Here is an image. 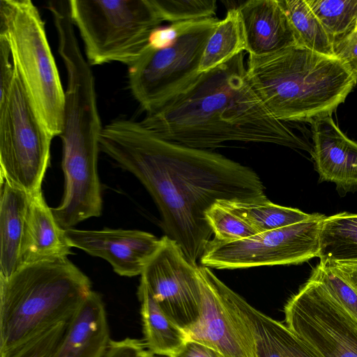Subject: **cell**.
<instances>
[{
  "label": "cell",
  "instance_id": "cell-1",
  "mask_svg": "<svg viewBox=\"0 0 357 357\" xmlns=\"http://www.w3.org/2000/svg\"><path fill=\"white\" fill-rule=\"evenodd\" d=\"M100 151L143 184L160 211L165 236L196 266L213 234L206 212L214 203L267 199L251 168L162 139L139 122L121 119L103 127Z\"/></svg>",
  "mask_w": 357,
  "mask_h": 357
},
{
  "label": "cell",
  "instance_id": "cell-2",
  "mask_svg": "<svg viewBox=\"0 0 357 357\" xmlns=\"http://www.w3.org/2000/svg\"><path fill=\"white\" fill-rule=\"evenodd\" d=\"M139 123L162 139L198 149L234 141L307 149L287 123L273 116L254 89L244 52L201 73Z\"/></svg>",
  "mask_w": 357,
  "mask_h": 357
},
{
  "label": "cell",
  "instance_id": "cell-3",
  "mask_svg": "<svg viewBox=\"0 0 357 357\" xmlns=\"http://www.w3.org/2000/svg\"><path fill=\"white\" fill-rule=\"evenodd\" d=\"M246 67L258 96L285 123L331 116L357 84V76L337 58L300 45L249 55Z\"/></svg>",
  "mask_w": 357,
  "mask_h": 357
},
{
  "label": "cell",
  "instance_id": "cell-4",
  "mask_svg": "<svg viewBox=\"0 0 357 357\" xmlns=\"http://www.w3.org/2000/svg\"><path fill=\"white\" fill-rule=\"evenodd\" d=\"M91 287L89 278L68 257L26 264L0 278V357L68 322Z\"/></svg>",
  "mask_w": 357,
  "mask_h": 357
},
{
  "label": "cell",
  "instance_id": "cell-5",
  "mask_svg": "<svg viewBox=\"0 0 357 357\" xmlns=\"http://www.w3.org/2000/svg\"><path fill=\"white\" fill-rule=\"evenodd\" d=\"M0 36L40 120L54 137L63 126L65 91L47 40L45 23L30 0H1Z\"/></svg>",
  "mask_w": 357,
  "mask_h": 357
},
{
  "label": "cell",
  "instance_id": "cell-6",
  "mask_svg": "<svg viewBox=\"0 0 357 357\" xmlns=\"http://www.w3.org/2000/svg\"><path fill=\"white\" fill-rule=\"evenodd\" d=\"M73 23L91 66L133 64L163 22L155 0H70Z\"/></svg>",
  "mask_w": 357,
  "mask_h": 357
},
{
  "label": "cell",
  "instance_id": "cell-7",
  "mask_svg": "<svg viewBox=\"0 0 357 357\" xmlns=\"http://www.w3.org/2000/svg\"><path fill=\"white\" fill-rule=\"evenodd\" d=\"M52 138L15 69L10 92L0 101V176L30 195L40 192Z\"/></svg>",
  "mask_w": 357,
  "mask_h": 357
},
{
  "label": "cell",
  "instance_id": "cell-8",
  "mask_svg": "<svg viewBox=\"0 0 357 357\" xmlns=\"http://www.w3.org/2000/svg\"><path fill=\"white\" fill-rule=\"evenodd\" d=\"M219 21L206 18L167 46L149 45L129 66L130 91L146 113L185 90L200 75L204 50Z\"/></svg>",
  "mask_w": 357,
  "mask_h": 357
},
{
  "label": "cell",
  "instance_id": "cell-9",
  "mask_svg": "<svg viewBox=\"0 0 357 357\" xmlns=\"http://www.w3.org/2000/svg\"><path fill=\"white\" fill-rule=\"evenodd\" d=\"M325 215L231 242L212 238L202 266L218 269L297 264L318 257L319 229Z\"/></svg>",
  "mask_w": 357,
  "mask_h": 357
},
{
  "label": "cell",
  "instance_id": "cell-10",
  "mask_svg": "<svg viewBox=\"0 0 357 357\" xmlns=\"http://www.w3.org/2000/svg\"><path fill=\"white\" fill-rule=\"evenodd\" d=\"M288 328L321 357H357V320L312 278L284 307Z\"/></svg>",
  "mask_w": 357,
  "mask_h": 357
},
{
  "label": "cell",
  "instance_id": "cell-11",
  "mask_svg": "<svg viewBox=\"0 0 357 357\" xmlns=\"http://www.w3.org/2000/svg\"><path fill=\"white\" fill-rule=\"evenodd\" d=\"M197 267L165 235L141 274L140 284L146 287L162 312L185 331L197 322L201 312Z\"/></svg>",
  "mask_w": 357,
  "mask_h": 357
},
{
  "label": "cell",
  "instance_id": "cell-12",
  "mask_svg": "<svg viewBox=\"0 0 357 357\" xmlns=\"http://www.w3.org/2000/svg\"><path fill=\"white\" fill-rule=\"evenodd\" d=\"M201 312L197 322L185 332L188 339L204 344L224 357H255L250 337L231 309L220 281L208 267L198 266Z\"/></svg>",
  "mask_w": 357,
  "mask_h": 357
},
{
  "label": "cell",
  "instance_id": "cell-13",
  "mask_svg": "<svg viewBox=\"0 0 357 357\" xmlns=\"http://www.w3.org/2000/svg\"><path fill=\"white\" fill-rule=\"evenodd\" d=\"M65 235L72 248L107 261L117 274L126 277L141 275L161 244L153 234L133 229L70 228Z\"/></svg>",
  "mask_w": 357,
  "mask_h": 357
},
{
  "label": "cell",
  "instance_id": "cell-14",
  "mask_svg": "<svg viewBox=\"0 0 357 357\" xmlns=\"http://www.w3.org/2000/svg\"><path fill=\"white\" fill-rule=\"evenodd\" d=\"M220 287L251 339L255 357H321L285 324L255 309L222 281Z\"/></svg>",
  "mask_w": 357,
  "mask_h": 357
},
{
  "label": "cell",
  "instance_id": "cell-15",
  "mask_svg": "<svg viewBox=\"0 0 357 357\" xmlns=\"http://www.w3.org/2000/svg\"><path fill=\"white\" fill-rule=\"evenodd\" d=\"M311 124L312 151L319 181L335 183L340 192L357 190V142L348 138L331 116Z\"/></svg>",
  "mask_w": 357,
  "mask_h": 357
},
{
  "label": "cell",
  "instance_id": "cell-16",
  "mask_svg": "<svg viewBox=\"0 0 357 357\" xmlns=\"http://www.w3.org/2000/svg\"><path fill=\"white\" fill-rule=\"evenodd\" d=\"M237 9L249 55L260 56L300 45L279 0L248 1Z\"/></svg>",
  "mask_w": 357,
  "mask_h": 357
},
{
  "label": "cell",
  "instance_id": "cell-17",
  "mask_svg": "<svg viewBox=\"0 0 357 357\" xmlns=\"http://www.w3.org/2000/svg\"><path fill=\"white\" fill-rule=\"evenodd\" d=\"M111 340L104 302L91 290L49 357H103Z\"/></svg>",
  "mask_w": 357,
  "mask_h": 357
},
{
  "label": "cell",
  "instance_id": "cell-18",
  "mask_svg": "<svg viewBox=\"0 0 357 357\" xmlns=\"http://www.w3.org/2000/svg\"><path fill=\"white\" fill-rule=\"evenodd\" d=\"M31 197L0 176V278L22 265V248Z\"/></svg>",
  "mask_w": 357,
  "mask_h": 357
},
{
  "label": "cell",
  "instance_id": "cell-19",
  "mask_svg": "<svg viewBox=\"0 0 357 357\" xmlns=\"http://www.w3.org/2000/svg\"><path fill=\"white\" fill-rule=\"evenodd\" d=\"M71 248L42 192L31 195L22 243V265L67 257Z\"/></svg>",
  "mask_w": 357,
  "mask_h": 357
},
{
  "label": "cell",
  "instance_id": "cell-20",
  "mask_svg": "<svg viewBox=\"0 0 357 357\" xmlns=\"http://www.w3.org/2000/svg\"><path fill=\"white\" fill-rule=\"evenodd\" d=\"M137 294L146 348L155 356H172L188 340L187 333L162 312L145 286L139 284Z\"/></svg>",
  "mask_w": 357,
  "mask_h": 357
},
{
  "label": "cell",
  "instance_id": "cell-21",
  "mask_svg": "<svg viewBox=\"0 0 357 357\" xmlns=\"http://www.w3.org/2000/svg\"><path fill=\"white\" fill-rule=\"evenodd\" d=\"M318 257L323 264L357 261V214L343 212L322 219Z\"/></svg>",
  "mask_w": 357,
  "mask_h": 357
},
{
  "label": "cell",
  "instance_id": "cell-22",
  "mask_svg": "<svg viewBox=\"0 0 357 357\" xmlns=\"http://www.w3.org/2000/svg\"><path fill=\"white\" fill-rule=\"evenodd\" d=\"M246 51V44L237 8L228 10L208 38L199 73H204Z\"/></svg>",
  "mask_w": 357,
  "mask_h": 357
},
{
  "label": "cell",
  "instance_id": "cell-23",
  "mask_svg": "<svg viewBox=\"0 0 357 357\" xmlns=\"http://www.w3.org/2000/svg\"><path fill=\"white\" fill-rule=\"evenodd\" d=\"M243 219L258 233H262L310 220L319 213L308 214L299 209L282 206L269 201L240 202L218 201Z\"/></svg>",
  "mask_w": 357,
  "mask_h": 357
},
{
  "label": "cell",
  "instance_id": "cell-24",
  "mask_svg": "<svg viewBox=\"0 0 357 357\" xmlns=\"http://www.w3.org/2000/svg\"><path fill=\"white\" fill-rule=\"evenodd\" d=\"M298 36L300 45L314 52L335 56L333 44L305 0H279Z\"/></svg>",
  "mask_w": 357,
  "mask_h": 357
},
{
  "label": "cell",
  "instance_id": "cell-25",
  "mask_svg": "<svg viewBox=\"0 0 357 357\" xmlns=\"http://www.w3.org/2000/svg\"><path fill=\"white\" fill-rule=\"evenodd\" d=\"M333 44L356 29L357 0H305Z\"/></svg>",
  "mask_w": 357,
  "mask_h": 357
},
{
  "label": "cell",
  "instance_id": "cell-26",
  "mask_svg": "<svg viewBox=\"0 0 357 357\" xmlns=\"http://www.w3.org/2000/svg\"><path fill=\"white\" fill-rule=\"evenodd\" d=\"M206 218L214 238L220 241H236L259 234L243 219L218 201L206 212Z\"/></svg>",
  "mask_w": 357,
  "mask_h": 357
},
{
  "label": "cell",
  "instance_id": "cell-27",
  "mask_svg": "<svg viewBox=\"0 0 357 357\" xmlns=\"http://www.w3.org/2000/svg\"><path fill=\"white\" fill-rule=\"evenodd\" d=\"M163 22L172 23L214 17L217 10L215 0H155Z\"/></svg>",
  "mask_w": 357,
  "mask_h": 357
},
{
  "label": "cell",
  "instance_id": "cell-28",
  "mask_svg": "<svg viewBox=\"0 0 357 357\" xmlns=\"http://www.w3.org/2000/svg\"><path fill=\"white\" fill-rule=\"evenodd\" d=\"M312 279L320 282L342 306L357 320V288L331 267L319 263Z\"/></svg>",
  "mask_w": 357,
  "mask_h": 357
},
{
  "label": "cell",
  "instance_id": "cell-29",
  "mask_svg": "<svg viewBox=\"0 0 357 357\" xmlns=\"http://www.w3.org/2000/svg\"><path fill=\"white\" fill-rule=\"evenodd\" d=\"M68 322H62L29 339L3 357H49L62 337Z\"/></svg>",
  "mask_w": 357,
  "mask_h": 357
},
{
  "label": "cell",
  "instance_id": "cell-30",
  "mask_svg": "<svg viewBox=\"0 0 357 357\" xmlns=\"http://www.w3.org/2000/svg\"><path fill=\"white\" fill-rule=\"evenodd\" d=\"M335 56L357 76V29L333 43Z\"/></svg>",
  "mask_w": 357,
  "mask_h": 357
},
{
  "label": "cell",
  "instance_id": "cell-31",
  "mask_svg": "<svg viewBox=\"0 0 357 357\" xmlns=\"http://www.w3.org/2000/svg\"><path fill=\"white\" fill-rule=\"evenodd\" d=\"M146 349L144 341L126 337L121 340H111L103 357H139Z\"/></svg>",
  "mask_w": 357,
  "mask_h": 357
},
{
  "label": "cell",
  "instance_id": "cell-32",
  "mask_svg": "<svg viewBox=\"0 0 357 357\" xmlns=\"http://www.w3.org/2000/svg\"><path fill=\"white\" fill-rule=\"evenodd\" d=\"M170 357H224L214 349L196 340L188 339L182 347Z\"/></svg>",
  "mask_w": 357,
  "mask_h": 357
},
{
  "label": "cell",
  "instance_id": "cell-33",
  "mask_svg": "<svg viewBox=\"0 0 357 357\" xmlns=\"http://www.w3.org/2000/svg\"><path fill=\"white\" fill-rule=\"evenodd\" d=\"M325 265L333 268L357 288V261H338Z\"/></svg>",
  "mask_w": 357,
  "mask_h": 357
},
{
  "label": "cell",
  "instance_id": "cell-34",
  "mask_svg": "<svg viewBox=\"0 0 357 357\" xmlns=\"http://www.w3.org/2000/svg\"><path fill=\"white\" fill-rule=\"evenodd\" d=\"M139 357H154V355L146 348L140 352Z\"/></svg>",
  "mask_w": 357,
  "mask_h": 357
},
{
  "label": "cell",
  "instance_id": "cell-35",
  "mask_svg": "<svg viewBox=\"0 0 357 357\" xmlns=\"http://www.w3.org/2000/svg\"><path fill=\"white\" fill-rule=\"evenodd\" d=\"M154 357H166V356H155L154 355Z\"/></svg>",
  "mask_w": 357,
  "mask_h": 357
},
{
  "label": "cell",
  "instance_id": "cell-36",
  "mask_svg": "<svg viewBox=\"0 0 357 357\" xmlns=\"http://www.w3.org/2000/svg\"><path fill=\"white\" fill-rule=\"evenodd\" d=\"M356 29H357V24H356Z\"/></svg>",
  "mask_w": 357,
  "mask_h": 357
}]
</instances>
